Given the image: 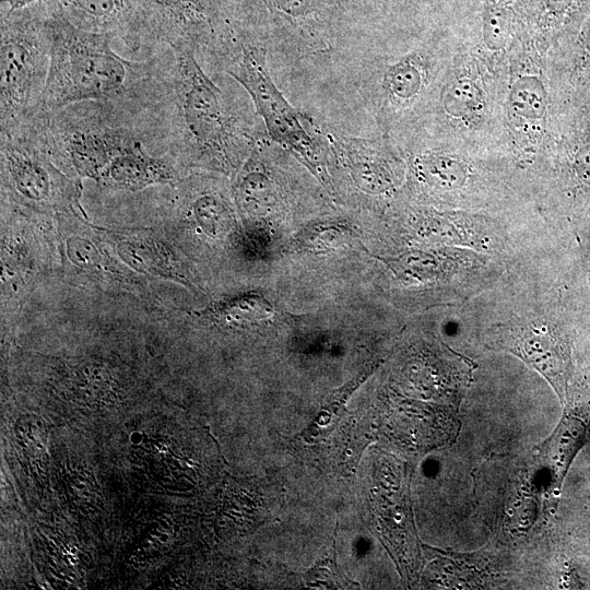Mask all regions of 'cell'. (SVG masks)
<instances>
[{
	"label": "cell",
	"mask_w": 590,
	"mask_h": 590,
	"mask_svg": "<svg viewBox=\"0 0 590 590\" xmlns=\"http://www.w3.org/2000/svg\"><path fill=\"white\" fill-rule=\"evenodd\" d=\"M160 61V95L153 107L177 154L223 172L237 167L267 132L234 85L206 74L189 46L167 47Z\"/></svg>",
	"instance_id": "cell-1"
},
{
	"label": "cell",
	"mask_w": 590,
	"mask_h": 590,
	"mask_svg": "<svg viewBox=\"0 0 590 590\" xmlns=\"http://www.w3.org/2000/svg\"><path fill=\"white\" fill-rule=\"evenodd\" d=\"M46 26L50 62L34 111L50 113L87 101L153 108L158 96V59H125L111 48L115 34L83 31L62 16L47 21Z\"/></svg>",
	"instance_id": "cell-2"
},
{
	"label": "cell",
	"mask_w": 590,
	"mask_h": 590,
	"mask_svg": "<svg viewBox=\"0 0 590 590\" xmlns=\"http://www.w3.org/2000/svg\"><path fill=\"white\" fill-rule=\"evenodd\" d=\"M206 58L248 93L269 139L292 153L326 184L322 130L295 109L274 84L267 66V47L226 33Z\"/></svg>",
	"instance_id": "cell-3"
},
{
	"label": "cell",
	"mask_w": 590,
	"mask_h": 590,
	"mask_svg": "<svg viewBox=\"0 0 590 590\" xmlns=\"http://www.w3.org/2000/svg\"><path fill=\"white\" fill-rule=\"evenodd\" d=\"M0 138L2 185L15 201L62 213L80 208V181L58 166L27 118Z\"/></svg>",
	"instance_id": "cell-4"
},
{
	"label": "cell",
	"mask_w": 590,
	"mask_h": 590,
	"mask_svg": "<svg viewBox=\"0 0 590 590\" xmlns=\"http://www.w3.org/2000/svg\"><path fill=\"white\" fill-rule=\"evenodd\" d=\"M0 55V125L7 130L34 111L45 88L50 62L46 23L3 17Z\"/></svg>",
	"instance_id": "cell-5"
},
{
	"label": "cell",
	"mask_w": 590,
	"mask_h": 590,
	"mask_svg": "<svg viewBox=\"0 0 590 590\" xmlns=\"http://www.w3.org/2000/svg\"><path fill=\"white\" fill-rule=\"evenodd\" d=\"M177 180L178 172L172 158L151 153L142 142L114 158L98 182L118 190L138 191Z\"/></svg>",
	"instance_id": "cell-6"
},
{
	"label": "cell",
	"mask_w": 590,
	"mask_h": 590,
	"mask_svg": "<svg viewBox=\"0 0 590 590\" xmlns=\"http://www.w3.org/2000/svg\"><path fill=\"white\" fill-rule=\"evenodd\" d=\"M120 259L137 272L191 286L187 273L172 249L162 240L143 234H110Z\"/></svg>",
	"instance_id": "cell-7"
},
{
	"label": "cell",
	"mask_w": 590,
	"mask_h": 590,
	"mask_svg": "<svg viewBox=\"0 0 590 590\" xmlns=\"http://www.w3.org/2000/svg\"><path fill=\"white\" fill-rule=\"evenodd\" d=\"M510 343L516 351L560 385L564 373V353L555 333L546 326L528 324L510 333Z\"/></svg>",
	"instance_id": "cell-8"
},
{
	"label": "cell",
	"mask_w": 590,
	"mask_h": 590,
	"mask_svg": "<svg viewBox=\"0 0 590 590\" xmlns=\"http://www.w3.org/2000/svg\"><path fill=\"white\" fill-rule=\"evenodd\" d=\"M200 315L222 323L245 326L270 319L274 308L263 294L249 291L213 303Z\"/></svg>",
	"instance_id": "cell-9"
},
{
	"label": "cell",
	"mask_w": 590,
	"mask_h": 590,
	"mask_svg": "<svg viewBox=\"0 0 590 590\" xmlns=\"http://www.w3.org/2000/svg\"><path fill=\"white\" fill-rule=\"evenodd\" d=\"M424 74L416 61L404 58L392 64L385 73L382 87L397 102L408 103L422 91Z\"/></svg>",
	"instance_id": "cell-10"
},
{
	"label": "cell",
	"mask_w": 590,
	"mask_h": 590,
	"mask_svg": "<svg viewBox=\"0 0 590 590\" xmlns=\"http://www.w3.org/2000/svg\"><path fill=\"white\" fill-rule=\"evenodd\" d=\"M509 105L518 117L527 119L543 117L547 107V93L544 84L534 75L519 78L510 90Z\"/></svg>",
	"instance_id": "cell-11"
},
{
	"label": "cell",
	"mask_w": 590,
	"mask_h": 590,
	"mask_svg": "<svg viewBox=\"0 0 590 590\" xmlns=\"http://www.w3.org/2000/svg\"><path fill=\"white\" fill-rule=\"evenodd\" d=\"M64 250L70 262L88 272H114V263L105 252L86 237L71 235L66 238Z\"/></svg>",
	"instance_id": "cell-12"
},
{
	"label": "cell",
	"mask_w": 590,
	"mask_h": 590,
	"mask_svg": "<svg viewBox=\"0 0 590 590\" xmlns=\"http://www.w3.org/2000/svg\"><path fill=\"white\" fill-rule=\"evenodd\" d=\"M442 105L445 110L452 117H468L481 109L482 93L471 80L460 79L447 87Z\"/></svg>",
	"instance_id": "cell-13"
},
{
	"label": "cell",
	"mask_w": 590,
	"mask_h": 590,
	"mask_svg": "<svg viewBox=\"0 0 590 590\" xmlns=\"http://www.w3.org/2000/svg\"><path fill=\"white\" fill-rule=\"evenodd\" d=\"M427 178L436 186L455 189L463 186L467 179L464 165L448 155L432 154L422 160Z\"/></svg>",
	"instance_id": "cell-14"
},
{
	"label": "cell",
	"mask_w": 590,
	"mask_h": 590,
	"mask_svg": "<svg viewBox=\"0 0 590 590\" xmlns=\"http://www.w3.org/2000/svg\"><path fill=\"white\" fill-rule=\"evenodd\" d=\"M483 34L484 42L489 49H502L509 34V22L506 13L499 9L489 10L485 17Z\"/></svg>",
	"instance_id": "cell-15"
},
{
	"label": "cell",
	"mask_w": 590,
	"mask_h": 590,
	"mask_svg": "<svg viewBox=\"0 0 590 590\" xmlns=\"http://www.w3.org/2000/svg\"><path fill=\"white\" fill-rule=\"evenodd\" d=\"M571 170L577 182L590 191V142H583L575 149Z\"/></svg>",
	"instance_id": "cell-16"
},
{
	"label": "cell",
	"mask_w": 590,
	"mask_h": 590,
	"mask_svg": "<svg viewBox=\"0 0 590 590\" xmlns=\"http://www.w3.org/2000/svg\"><path fill=\"white\" fill-rule=\"evenodd\" d=\"M581 50L585 61L590 64V23L582 34Z\"/></svg>",
	"instance_id": "cell-17"
},
{
	"label": "cell",
	"mask_w": 590,
	"mask_h": 590,
	"mask_svg": "<svg viewBox=\"0 0 590 590\" xmlns=\"http://www.w3.org/2000/svg\"><path fill=\"white\" fill-rule=\"evenodd\" d=\"M3 2L8 3L10 10H16L20 9L28 3H32L34 1L38 0H2Z\"/></svg>",
	"instance_id": "cell-18"
}]
</instances>
